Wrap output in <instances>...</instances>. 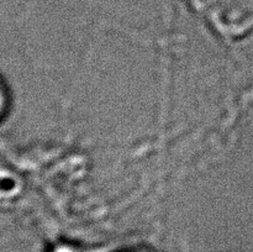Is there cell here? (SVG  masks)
<instances>
[{"label": "cell", "mask_w": 253, "mask_h": 252, "mask_svg": "<svg viewBox=\"0 0 253 252\" xmlns=\"http://www.w3.org/2000/svg\"><path fill=\"white\" fill-rule=\"evenodd\" d=\"M53 252H76V251L68 246H59V247H57Z\"/></svg>", "instance_id": "obj_1"}, {"label": "cell", "mask_w": 253, "mask_h": 252, "mask_svg": "<svg viewBox=\"0 0 253 252\" xmlns=\"http://www.w3.org/2000/svg\"><path fill=\"white\" fill-rule=\"evenodd\" d=\"M2 106V95H1V90H0V109Z\"/></svg>", "instance_id": "obj_2"}]
</instances>
